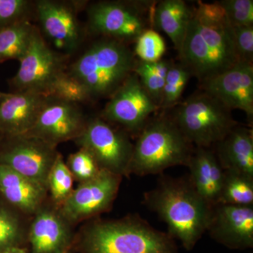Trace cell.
Masks as SVG:
<instances>
[{"label": "cell", "mask_w": 253, "mask_h": 253, "mask_svg": "<svg viewBox=\"0 0 253 253\" xmlns=\"http://www.w3.org/2000/svg\"><path fill=\"white\" fill-rule=\"evenodd\" d=\"M218 204L253 206V177L224 170V180Z\"/></svg>", "instance_id": "d4e9b609"}, {"label": "cell", "mask_w": 253, "mask_h": 253, "mask_svg": "<svg viewBox=\"0 0 253 253\" xmlns=\"http://www.w3.org/2000/svg\"><path fill=\"white\" fill-rule=\"evenodd\" d=\"M212 147L224 170L242 173L253 177L252 129L238 124Z\"/></svg>", "instance_id": "44dd1931"}, {"label": "cell", "mask_w": 253, "mask_h": 253, "mask_svg": "<svg viewBox=\"0 0 253 253\" xmlns=\"http://www.w3.org/2000/svg\"><path fill=\"white\" fill-rule=\"evenodd\" d=\"M123 176L101 170L90 180L80 183L59 207L73 225L99 216L112 207Z\"/></svg>", "instance_id": "8fae6325"}, {"label": "cell", "mask_w": 253, "mask_h": 253, "mask_svg": "<svg viewBox=\"0 0 253 253\" xmlns=\"http://www.w3.org/2000/svg\"><path fill=\"white\" fill-rule=\"evenodd\" d=\"M86 150L102 170L129 176L134 144L126 132L116 129L100 118L87 121L84 130L75 140Z\"/></svg>", "instance_id": "ba28073f"}, {"label": "cell", "mask_w": 253, "mask_h": 253, "mask_svg": "<svg viewBox=\"0 0 253 253\" xmlns=\"http://www.w3.org/2000/svg\"><path fill=\"white\" fill-rule=\"evenodd\" d=\"M201 89L232 111L253 116V65L240 61L219 76L201 83Z\"/></svg>", "instance_id": "2e32d148"}, {"label": "cell", "mask_w": 253, "mask_h": 253, "mask_svg": "<svg viewBox=\"0 0 253 253\" xmlns=\"http://www.w3.org/2000/svg\"><path fill=\"white\" fill-rule=\"evenodd\" d=\"M31 217L8 204L0 196V251L16 247H28Z\"/></svg>", "instance_id": "603a6c76"}, {"label": "cell", "mask_w": 253, "mask_h": 253, "mask_svg": "<svg viewBox=\"0 0 253 253\" xmlns=\"http://www.w3.org/2000/svg\"><path fill=\"white\" fill-rule=\"evenodd\" d=\"M171 118L194 147L212 148L239 124L230 109L204 91L191 95Z\"/></svg>", "instance_id": "8992f818"}, {"label": "cell", "mask_w": 253, "mask_h": 253, "mask_svg": "<svg viewBox=\"0 0 253 253\" xmlns=\"http://www.w3.org/2000/svg\"><path fill=\"white\" fill-rule=\"evenodd\" d=\"M172 63L167 60L156 62L136 61L134 73L139 78L145 90L160 108L166 77Z\"/></svg>", "instance_id": "484cf974"}, {"label": "cell", "mask_w": 253, "mask_h": 253, "mask_svg": "<svg viewBox=\"0 0 253 253\" xmlns=\"http://www.w3.org/2000/svg\"><path fill=\"white\" fill-rule=\"evenodd\" d=\"M19 61L18 72L11 81L16 91H37L49 96L54 83L65 72L62 59L48 46L37 28Z\"/></svg>", "instance_id": "30bf717a"}, {"label": "cell", "mask_w": 253, "mask_h": 253, "mask_svg": "<svg viewBox=\"0 0 253 253\" xmlns=\"http://www.w3.org/2000/svg\"><path fill=\"white\" fill-rule=\"evenodd\" d=\"M49 96L78 104L89 99L83 86L66 72L58 78Z\"/></svg>", "instance_id": "4dcf8cb0"}, {"label": "cell", "mask_w": 253, "mask_h": 253, "mask_svg": "<svg viewBox=\"0 0 253 253\" xmlns=\"http://www.w3.org/2000/svg\"><path fill=\"white\" fill-rule=\"evenodd\" d=\"M206 231L212 239L229 249H252L253 206H212Z\"/></svg>", "instance_id": "9a60e30c"}, {"label": "cell", "mask_w": 253, "mask_h": 253, "mask_svg": "<svg viewBox=\"0 0 253 253\" xmlns=\"http://www.w3.org/2000/svg\"><path fill=\"white\" fill-rule=\"evenodd\" d=\"M4 137V134H3L2 132H1V131L0 130V141L2 140L3 138Z\"/></svg>", "instance_id": "74e56055"}, {"label": "cell", "mask_w": 253, "mask_h": 253, "mask_svg": "<svg viewBox=\"0 0 253 253\" xmlns=\"http://www.w3.org/2000/svg\"><path fill=\"white\" fill-rule=\"evenodd\" d=\"M48 96L33 91L5 93L0 102V130L4 136L23 135L31 131Z\"/></svg>", "instance_id": "ac0fdd59"}, {"label": "cell", "mask_w": 253, "mask_h": 253, "mask_svg": "<svg viewBox=\"0 0 253 253\" xmlns=\"http://www.w3.org/2000/svg\"><path fill=\"white\" fill-rule=\"evenodd\" d=\"M194 146L172 118L161 116L149 121L137 135L129 176L162 174L168 168L187 166Z\"/></svg>", "instance_id": "5b68a950"}, {"label": "cell", "mask_w": 253, "mask_h": 253, "mask_svg": "<svg viewBox=\"0 0 253 253\" xmlns=\"http://www.w3.org/2000/svg\"><path fill=\"white\" fill-rule=\"evenodd\" d=\"M166 45L162 37L149 28L143 32L135 41L134 53L139 61L156 62L162 59Z\"/></svg>", "instance_id": "f1b7e54d"}, {"label": "cell", "mask_w": 253, "mask_h": 253, "mask_svg": "<svg viewBox=\"0 0 253 253\" xmlns=\"http://www.w3.org/2000/svg\"><path fill=\"white\" fill-rule=\"evenodd\" d=\"M73 225L49 199L31 217L28 235L30 253H68L75 236Z\"/></svg>", "instance_id": "5bb4252c"}, {"label": "cell", "mask_w": 253, "mask_h": 253, "mask_svg": "<svg viewBox=\"0 0 253 253\" xmlns=\"http://www.w3.org/2000/svg\"><path fill=\"white\" fill-rule=\"evenodd\" d=\"M192 14V9L183 0H163L155 6V26L168 35L178 53L184 42Z\"/></svg>", "instance_id": "7402d4cb"}, {"label": "cell", "mask_w": 253, "mask_h": 253, "mask_svg": "<svg viewBox=\"0 0 253 253\" xmlns=\"http://www.w3.org/2000/svg\"><path fill=\"white\" fill-rule=\"evenodd\" d=\"M29 5L26 0H0V29L24 20Z\"/></svg>", "instance_id": "836d02e7"}, {"label": "cell", "mask_w": 253, "mask_h": 253, "mask_svg": "<svg viewBox=\"0 0 253 253\" xmlns=\"http://www.w3.org/2000/svg\"><path fill=\"white\" fill-rule=\"evenodd\" d=\"M144 204L166 224L168 234L191 251L207 231L212 212L188 177L163 175L154 189L145 193Z\"/></svg>", "instance_id": "6da1fadb"}, {"label": "cell", "mask_w": 253, "mask_h": 253, "mask_svg": "<svg viewBox=\"0 0 253 253\" xmlns=\"http://www.w3.org/2000/svg\"><path fill=\"white\" fill-rule=\"evenodd\" d=\"M179 56L181 64L201 84L241 61L230 23L206 24L193 14Z\"/></svg>", "instance_id": "277c9868"}, {"label": "cell", "mask_w": 253, "mask_h": 253, "mask_svg": "<svg viewBox=\"0 0 253 253\" xmlns=\"http://www.w3.org/2000/svg\"><path fill=\"white\" fill-rule=\"evenodd\" d=\"M71 253V252H69V253Z\"/></svg>", "instance_id": "f35d334b"}, {"label": "cell", "mask_w": 253, "mask_h": 253, "mask_svg": "<svg viewBox=\"0 0 253 253\" xmlns=\"http://www.w3.org/2000/svg\"><path fill=\"white\" fill-rule=\"evenodd\" d=\"M231 26H253V0L219 1Z\"/></svg>", "instance_id": "1f68e13d"}, {"label": "cell", "mask_w": 253, "mask_h": 253, "mask_svg": "<svg viewBox=\"0 0 253 253\" xmlns=\"http://www.w3.org/2000/svg\"><path fill=\"white\" fill-rule=\"evenodd\" d=\"M231 28L240 60L253 64V26H231Z\"/></svg>", "instance_id": "e575fe53"}, {"label": "cell", "mask_w": 253, "mask_h": 253, "mask_svg": "<svg viewBox=\"0 0 253 253\" xmlns=\"http://www.w3.org/2000/svg\"><path fill=\"white\" fill-rule=\"evenodd\" d=\"M86 123L78 104L49 96L36 125L26 134L57 147L81 135Z\"/></svg>", "instance_id": "4fadbf2b"}, {"label": "cell", "mask_w": 253, "mask_h": 253, "mask_svg": "<svg viewBox=\"0 0 253 253\" xmlns=\"http://www.w3.org/2000/svg\"><path fill=\"white\" fill-rule=\"evenodd\" d=\"M74 178L59 154L48 176V196L51 202L61 207L73 191Z\"/></svg>", "instance_id": "4316f807"}, {"label": "cell", "mask_w": 253, "mask_h": 253, "mask_svg": "<svg viewBox=\"0 0 253 253\" xmlns=\"http://www.w3.org/2000/svg\"><path fill=\"white\" fill-rule=\"evenodd\" d=\"M28 247H16L11 249L3 250L0 251V253H28Z\"/></svg>", "instance_id": "d590c367"}, {"label": "cell", "mask_w": 253, "mask_h": 253, "mask_svg": "<svg viewBox=\"0 0 253 253\" xmlns=\"http://www.w3.org/2000/svg\"><path fill=\"white\" fill-rule=\"evenodd\" d=\"M5 93L1 92V91H0V102H1V100H2L3 97H4Z\"/></svg>", "instance_id": "8d00e7d4"}, {"label": "cell", "mask_w": 253, "mask_h": 253, "mask_svg": "<svg viewBox=\"0 0 253 253\" xmlns=\"http://www.w3.org/2000/svg\"><path fill=\"white\" fill-rule=\"evenodd\" d=\"M191 77L185 66L181 63H172L166 77L160 109H170L178 104Z\"/></svg>", "instance_id": "83f0119b"}, {"label": "cell", "mask_w": 253, "mask_h": 253, "mask_svg": "<svg viewBox=\"0 0 253 253\" xmlns=\"http://www.w3.org/2000/svg\"><path fill=\"white\" fill-rule=\"evenodd\" d=\"M82 253H177L174 239L138 215L92 220L79 238Z\"/></svg>", "instance_id": "7a4b0ae2"}, {"label": "cell", "mask_w": 253, "mask_h": 253, "mask_svg": "<svg viewBox=\"0 0 253 253\" xmlns=\"http://www.w3.org/2000/svg\"><path fill=\"white\" fill-rule=\"evenodd\" d=\"M156 4L151 1H99L88 9L91 31L123 42L137 39L154 23Z\"/></svg>", "instance_id": "52a82bcc"}, {"label": "cell", "mask_w": 253, "mask_h": 253, "mask_svg": "<svg viewBox=\"0 0 253 253\" xmlns=\"http://www.w3.org/2000/svg\"><path fill=\"white\" fill-rule=\"evenodd\" d=\"M104 111L105 121L116 123L128 132L138 135L160 109L133 72L113 93Z\"/></svg>", "instance_id": "7c38bea8"}, {"label": "cell", "mask_w": 253, "mask_h": 253, "mask_svg": "<svg viewBox=\"0 0 253 253\" xmlns=\"http://www.w3.org/2000/svg\"><path fill=\"white\" fill-rule=\"evenodd\" d=\"M59 153L56 146L34 136H4L0 141V165L46 186Z\"/></svg>", "instance_id": "9c48e42d"}, {"label": "cell", "mask_w": 253, "mask_h": 253, "mask_svg": "<svg viewBox=\"0 0 253 253\" xmlns=\"http://www.w3.org/2000/svg\"><path fill=\"white\" fill-rule=\"evenodd\" d=\"M192 11L193 16L206 24L219 26L229 23L225 11L219 1L214 3H204L199 1L197 7Z\"/></svg>", "instance_id": "d6a6232c"}, {"label": "cell", "mask_w": 253, "mask_h": 253, "mask_svg": "<svg viewBox=\"0 0 253 253\" xmlns=\"http://www.w3.org/2000/svg\"><path fill=\"white\" fill-rule=\"evenodd\" d=\"M36 9L42 31L56 49L68 53L77 49L83 33L72 6L60 1L40 0Z\"/></svg>", "instance_id": "e0dca14e"}, {"label": "cell", "mask_w": 253, "mask_h": 253, "mask_svg": "<svg viewBox=\"0 0 253 253\" xmlns=\"http://www.w3.org/2000/svg\"><path fill=\"white\" fill-rule=\"evenodd\" d=\"M0 196L11 206L32 217L48 199L46 186L0 165Z\"/></svg>", "instance_id": "d6986e66"}, {"label": "cell", "mask_w": 253, "mask_h": 253, "mask_svg": "<svg viewBox=\"0 0 253 253\" xmlns=\"http://www.w3.org/2000/svg\"><path fill=\"white\" fill-rule=\"evenodd\" d=\"M36 27L26 20L0 29V63L19 61L31 44Z\"/></svg>", "instance_id": "cb8c5ba5"}, {"label": "cell", "mask_w": 253, "mask_h": 253, "mask_svg": "<svg viewBox=\"0 0 253 253\" xmlns=\"http://www.w3.org/2000/svg\"><path fill=\"white\" fill-rule=\"evenodd\" d=\"M66 163L74 179L80 183L90 180L102 170L91 155L83 149L70 155Z\"/></svg>", "instance_id": "f546056e"}, {"label": "cell", "mask_w": 253, "mask_h": 253, "mask_svg": "<svg viewBox=\"0 0 253 253\" xmlns=\"http://www.w3.org/2000/svg\"><path fill=\"white\" fill-rule=\"evenodd\" d=\"M136 60L123 42H95L73 63L68 75L83 86L89 99L111 97L134 72Z\"/></svg>", "instance_id": "3957f363"}, {"label": "cell", "mask_w": 253, "mask_h": 253, "mask_svg": "<svg viewBox=\"0 0 253 253\" xmlns=\"http://www.w3.org/2000/svg\"><path fill=\"white\" fill-rule=\"evenodd\" d=\"M186 167L188 179L198 194L211 206L218 204L224 170L212 148L194 147Z\"/></svg>", "instance_id": "ffe728a7"}]
</instances>
